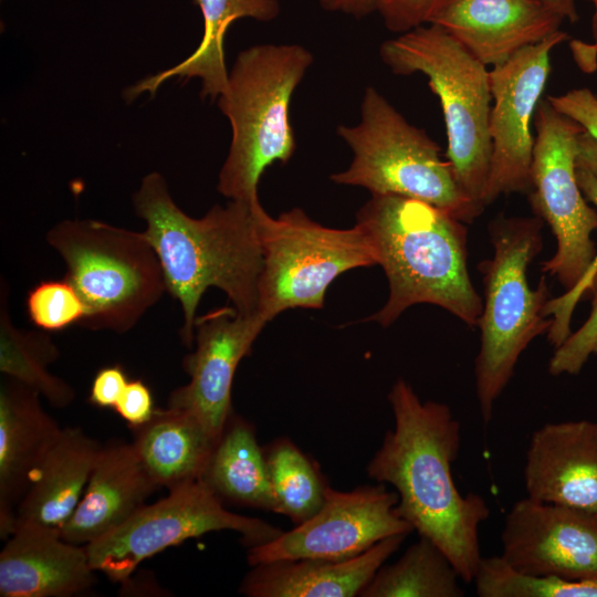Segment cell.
Returning <instances> with one entry per match:
<instances>
[{
    "label": "cell",
    "instance_id": "obj_1",
    "mask_svg": "<svg viewBox=\"0 0 597 597\" xmlns=\"http://www.w3.org/2000/svg\"><path fill=\"white\" fill-rule=\"evenodd\" d=\"M387 399L394 427L369 460L367 475L394 488L397 514L432 541L462 582L471 584L483 557L479 532L490 507L480 494H462L454 482L461 425L448 405L422 401L404 379L395 381Z\"/></svg>",
    "mask_w": 597,
    "mask_h": 597
},
{
    "label": "cell",
    "instance_id": "obj_2",
    "mask_svg": "<svg viewBox=\"0 0 597 597\" xmlns=\"http://www.w3.org/2000/svg\"><path fill=\"white\" fill-rule=\"evenodd\" d=\"M133 202L158 255L167 292L180 304L185 345L193 344L197 307L209 287L223 291L239 313H259V199L230 200L192 218L175 203L165 178L154 171L143 178Z\"/></svg>",
    "mask_w": 597,
    "mask_h": 597
},
{
    "label": "cell",
    "instance_id": "obj_3",
    "mask_svg": "<svg viewBox=\"0 0 597 597\" xmlns=\"http://www.w3.org/2000/svg\"><path fill=\"white\" fill-rule=\"evenodd\" d=\"M448 212L418 199L371 195L356 224L387 276L386 304L365 318L391 325L408 307L438 305L470 327L479 325L482 298L468 270V231Z\"/></svg>",
    "mask_w": 597,
    "mask_h": 597
},
{
    "label": "cell",
    "instance_id": "obj_4",
    "mask_svg": "<svg viewBox=\"0 0 597 597\" xmlns=\"http://www.w3.org/2000/svg\"><path fill=\"white\" fill-rule=\"evenodd\" d=\"M297 44H260L239 53L226 91L218 97L232 139L218 178L230 200L253 201L264 170L287 163L296 143L290 121L292 95L313 63Z\"/></svg>",
    "mask_w": 597,
    "mask_h": 597
},
{
    "label": "cell",
    "instance_id": "obj_5",
    "mask_svg": "<svg viewBox=\"0 0 597 597\" xmlns=\"http://www.w3.org/2000/svg\"><path fill=\"white\" fill-rule=\"evenodd\" d=\"M543 220L538 217L498 216L489 226L493 255L480 263L484 303L479 322L481 346L474 363L475 392L485 425L496 400L510 383L520 356L530 343L548 332L544 315L551 298L542 276L535 290L527 268L543 247Z\"/></svg>",
    "mask_w": 597,
    "mask_h": 597
},
{
    "label": "cell",
    "instance_id": "obj_6",
    "mask_svg": "<svg viewBox=\"0 0 597 597\" xmlns=\"http://www.w3.org/2000/svg\"><path fill=\"white\" fill-rule=\"evenodd\" d=\"M383 62L397 75L421 73L440 101L447 159L462 191L481 209L492 144L490 71L442 28L429 23L385 41Z\"/></svg>",
    "mask_w": 597,
    "mask_h": 597
},
{
    "label": "cell",
    "instance_id": "obj_7",
    "mask_svg": "<svg viewBox=\"0 0 597 597\" xmlns=\"http://www.w3.org/2000/svg\"><path fill=\"white\" fill-rule=\"evenodd\" d=\"M46 241L85 304L83 327L123 334L167 292L158 255L144 232L69 219L51 228Z\"/></svg>",
    "mask_w": 597,
    "mask_h": 597
},
{
    "label": "cell",
    "instance_id": "obj_8",
    "mask_svg": "<svg viewBox=\"0 0 597 597\" xmlns=\"http://www.w3.org/2000/svg\"><path fill=\"white\" fill-rule=\"evenodd\" d=\"M355 126L338 135L354 153L335 184L359 186L371 195H396L428 202L458 220L472 222L483 209L460 188L448 159L423 129L410 123L374 87H367Z\"/></svg>",
    "mask_w": 597,
    "mask_h": 597
},
{
    "label": "cell",
    "instance_id": "obj_9",
    "mask_svg": "<svg viewBox=\"0 0 597 597\" xmlns=\"http://www.w3.org/2000/svg\"><path fill=\"white\" fill-rule=\"evenodd\" d=\"M256 222L262 249L258 312L266 322L289 308H322L327 287L338 275L376 264L357 224L324 227L298 208L273 218L260 202Z\"/></svg>",
    "mask_w": 597,
    "mask_h": 597
},
{
    "label": "cell",
    "instance_id": "obj_10",
    "mask_svg": "<svg viewBox=\"0 0 597 597\" xmlns=\"http://www.w3.org/2000/svg\"><path fill=\"white\" fill-rule=\"evenodd\" d=\"M534 126L528 200L535 216L548 223L557 243L553 256L542 263V271L569 291L597 254L591 239L597 230V210L587 203L576 177L577 143L584 128L547 100L540 101Z\"/></svg>",
    "mask_w": 597,
    "mask_h": 597
},
{
    "label": "cell",
    "instance_id": "obj_11",
    "mask_svg": "<svg viewBox=\"0 0 597 597\" xmlns=\"http://www.w3.org/2000/svg\"><path fill=\"white\" fill-rule=\"evenodd\" d=\"M168 491L164 499L145 504L119 527L85 545L95 572L123 583L145 559L210 532H237L248 548L272 541L283 532L261 519L227 510L201 480Z\"/></svg>",
    "mask_w": 597,
    "mask_h": 597
},
{
    "label": "cell",
    "instance_id": "obj_12",
    "mask_svg": "<svg viewBox=\"0 0 597 597\" xmlns=\"http://www.w3.org/2000/svg\"><path fill=\"white\" fill-rule=\"evenodd\" d=\"M567 39L568 34L558 30L490 71L494 104L489 124L492 154L484 207L501 195L530 190L535 142L531 123L548 80L551 52Z\"/></svg>",
    "mask_w": 597,
    "mask_h": 597
},
{
    "label": "cell",
    "instance_id": "obj_13",
    "mask_svg": "<svg viewBox=\"0 0 597 597\" xmlns=\"http://www.w3.org/2000/svg\"><path fill=\"white\" fill-rule=\"evenodd\" d=\"M398 495L385 484L352 491L327 489L320 510L310 519L264 544L248 548L250 566L281 559H346L381 540L413 530L396 512Z\"/></svg>",
    "mask_w": 597,
    "mask_h": 597
},
{
    "label": "cell",
    "instance_id": "obj_14",
    "mask_svg": "<svg viewBox=\"0 0 597 597\" xmlns=\"http://www.w3.org/2000/svg\"><path fill=\"white\" fill-rule=\"evenodd\" d=\"M501 558L531 576L597 577V511L523 498L504 519Z\"/></svg>",
    "mask_w": 597,
    "mask_h": 597
},
{
    "label": "cell",
    "instance_id": "obj_15",
    "mask_svg": "<svg viewBox=\"0 0 597 597\" xmlns=\"http://www.w3.org/2000/svg\"><path fill=\"white\" fill-rule=\"evenodd\" d=\"M268 322L233 306L213 310L195 322V350L184 360L189 383L170 395L168 406L192 415L216 440L232 412L231 389L239 363Z\"/></svg>",
    "mask_w": 597,
    "mask_h": 597
},
{
    "label": "cell",
    "instance_id": "obj_16",
    "mask_svg": "<svg viewBox=\"0 0 597 597\" xmlns=\"http://www.w3.org/2000/svg\"><path fill=\"white\" fill-rule=\"evenodd\" d=\"M523 476L527 498L597 511V422H547L536 429Z\"/></svg>",
    "mask_w": 597,
    "mask_h": 597
},
{
    "label": "cell",
    "instance_id": "obj_17",
    "mask_svg": "<svg viewBox=\"0 0 597 597\" xmlns=\"http://www.w3.org/2000/svg\"><path fill=\"white\" fill-rule=\"evenodd\" d=\"M563 21L540 0H455L429 23L442 28L485 66L495 67L557 32Z\"/></svg>",
    "mask_w": 597,
    "mask_h": 597
},
{
    "label": "cell",
    "instance_id": "obj_18",
    "mask_svg": "<svg viewBox=\"0 0 597 597\" xmlns=\"http://www.w3.org/2000/svg\"><path fill=\"white\" fill-rule=\"evenodd\" d=\"M95 582L85 546L46 527L18 526L0 553L2 597H70Z\"/></svg>",
    "mask_w": 597,
    "mask_h": 597
},
{
    "label": "cell",
    "instance_id": "obj_19",
    "mask_svg": "<svg viewBox=\"0 0 597 597\" xmlns=\"http://www.w3.org/2000/svg\"><path fill=\"white\" fill-rule=\"evenodd\" d=\"M40 395L12 378L0 387V536L15 530L17 509L31 475L61 431Z\"/></svg>",
    "mask_w": 597,
    "mask_h": 597
},
{
    "label": "cell",
    "instance_id": "obj_20",
    "mask_svg": "<svg viewBox=\"0 0 597 597\" xmlns=\"http://www.w3.org/2000/svg\"><path fill=\"white\" fill-rule=\"evenodd\" d=\"M157 489L133 443L102 446L82 499L60 536L85 546L124 524Z\"/></svg>",
    "mask_w": 597,
    "mask_h": 597
},
{
    "label": "cell",
    "instance_id": "obj_21",
    "mask_svg": "<svg viewBox=\"0 0 597 597\" xmlns=\"http://www.w3.org/2000/svg\"><path fill=\"white\" fill-rule=\"evenodd\" d=\"M408 534L386 537L346 559H281L251 566L239 593L249 597H353L398 551Z\"/></svg>",
    "mask_w": 597,
    "mask_h": 597
},
{
    "label": "cell",
    "instance_id": "obj_22",
    "mask_svg": "<svg viewBox=\"0 0 597 597\" xmlns=\"http://www.w3.org/2000/svg\"><path fill=\"white\" fill-rule=\"evenodd\" d=\"M101 449L82 429L62 428L31 475L15 528L38 525L60 534L82 499Z\"/></svg>",
    "mask_w": 597,
    "mask_h": 597
},
{
    "label": "cell",
    "instance_id": "obj_23",
    "mask_svg": "<svg viewBox=\"0 0 597 597\" xmlns=\"http://www.w3.org/2000/svg\"><path fill=\"white\" fill-rule=\"evenodd\" d=\"M130 429L146 471L158 488L168 490L200 480L217 443L192 415L170 406Z\"/></svg>",
    "mask_w": 597,
    "mask_h": 597
},
{
    "label": "cell",
    "instance_id": "obj_24",
    "mask_svg": "<svg viewBox=\"0 0 597 597\" xmlns=\"http://www.w3.org/2000/svg\"><path fill=\"white\" fill-rule=\"evenodd\" d=\"M203 18V35L198 48L179 64L143 78L124 92L133 101L147 92L155 95L160 85L171 78L198 77L201 96L218 98L227 88L229 73L224 62L223 42L232 22L240 18L272 21L280 14L279 0H196Z\"/></svg>",
    "mask_w": 597,
    "mask_h": 597
},
{
    "label": "cell",
    "instance_id": "obj_25",
    "mask_svg": "<svg viewBox=\"0 0 597 597\" xmlns=\"http://www.w3.org/2000/svg\"><path fill=\"white\" fill-rule=\"evenodd\" d=\"M200 480L223 503L275 513L263 448L253 426L233 411Z\"/></svg>",
    "mask_w": 597,
    "mask_h": 597
},
{
    "label": "cell",
    "instance_id": "obj_26",
    "mask_svg": "<svg viewBox=\"0 0 597 597\" xmlns=\"http://www.w3.org/2000/svg\"><path fill=\"white\" fill-rule=\"evenodd\" d=\"M0 371L35 390L52 406L65 408L75 399V390L49 370L59 350L49 335L17 328L9 316L8 287L1 282Z\"/></svg>",
    "mask_w": 597,
    "mask_h": 597
},
{
    "label": "cell",
    "instance_id": "obj_27",
    "mask_svg": "<svg viewBox=\"0 0 597 597\" xmlns=\"http://www.w3.org/2000/svg\"><path fill=\"white\" fill-rule=\"evenodd\" d=\"M459 573L429 538L419 536L392 564H384L360 597H462Z\"/></svg>",
    "mask_w": 597,
    "mask_h": 597
},
{
    "label": "cell",
    "instance_id": "obj_28",
    "mask_svg": "<svg viewBox=\"0 0 597 597\" xmlns=\"http://www.w3.org/2000/svg\"><path fill=\"white\" fill-rule=\"evenodd\" d=\"M275 513L295 525L314 515L322 506L327 489L316 462L289 438L281 437L263 448Z\"/></svg>",
    "mask_w": 597,
    "mask_h": 597
},
{
    "label": "cell",
    "instance_id": "obj_29",
    "mask_svg": "<svg viewBox=\"0 0 597 597\" xmlns=\"http://www.w3.org/2000/svg\"><path fill=\"white\" fill-rule=\"evenodd\" d=\"M25 304L30 321L45 332L80 325L86 315L84 302L66 279L38 283L29 291Z\"/></svg>",
    "mask_w": 597,
    "mask_h": 597
},
{
    "label": "cell",
    "instance_id": "obj_30",
    "mask_svg": "<svg viewBox=\"0 0 597 597\" xmlns=\"http://www.w3.org/2000/svg\"><path fill=\"white\" fill-rule=\"evenodd\" d=\"M576 177L584 197L597 207V176L576 165ZM597 291V254L580 282L569 291L545 305L544 315L552 316L547 332L548 342L556 348L570 335V321L579 300L588 292Z\"/></svg>",
    "mask_w": 597,
    "mask_h": 597
},
{
    "label": "cell",
    "instance_id": "obj_31",
    "mask_svg": "<svg viewBox=\"0 0 597 597\" xmlns=\"http://www.w3.org/2000/svg\"><path fill=\"white\" fill-rule=\"evenodd\" d=\"M593 355H597V294L584 324L555 348L548 373L553 376L576 375Z\"/></svg>",
    "mask_w": 597,
    "mask_h": 597
},
{
    "label": "cell",
    "instance_id": "obj_32",
    "mask_svg": "<svg viewBox=\"0 0 597 597\" xmlns=\"http://www.w3.org/2000/svg\"><path fill=\"white\" fill-rule=\"evenodd\" d=\"M455 0H380L378 12L391 32L404 33L423 23Z\"/></svg>",
    "mask_w": 597,
    "mask_h": 597
},
{
    "label": "cell",
    "instance_id": "obj_33",
    "mask_svg": "<svg viewBox=\"0 0 597 597\" xmlns=\"http://www.w3.org/2000/svg\"><path fill=\"white\" fill-rule=\"evenodd\" d=\"M547 101L558 113L578 123L586 133L597 139V95L588 88H578L548 96Z\"/></svg>",
    "mask_w": 597,
    "mask_h": 597
},
{
    "label": "cell",
    "instance_id": "obj_34",
    "mask_svg": "<svg viewBox=\"0 0 597 597\" xmlns=\"http://www.w3.org/2000/svg\"><path fill=\"white\" fill-rule=\"evenodd\" d=\"M114 409L130 428L147 422L156 411L149 387L139 379L128 381Z\"/></svg>",
    "mask_w": 597,
    "mask_h": 597
},
{
    "label": "cell",
    "instance_id": "obj_35",
    "mask_svg": "<svg viewBox=\"0 0 597 597\" xmlns=\"http://www.w3.org/2000/svg\"><path fill=\"white\" fill-rule=\"evenodd\" d=\"M128 381L119 365L100 369L91 386L90 402L101 408H115Z\"/></svg>",
    "mask_w": 597,
    "mask_h": 597
},
{
    "label": "cell",
    "instance_id": "obj_36",
    "mask_svg": "<svg viewBox=\"0 0 597 597\" xmlns=\"http://www.w3.org/2000/svg\"><path fill=\"white\" fill-rule=\"evenodd\" d=\"M531 588L536 597H597V577L575 580L536 577Z\"/></svg>",
    "mask_w": 597,
    "mask_h": 597
},
{
    "label": "cell",
    "instance_id": "obj_37",
    "mask_svg": "<svg viewBox=\"0 0 597 597\" xmlns=\"http://www.w3.org/2000/svg\"><path fill=\"white\" fill-rule=\"evenodd\" d=\"M380 0H320L323 9L362 18L378 10Z\"/></svg>",
    "mask_w": 597,
    "mask_h": 597
},
{
    "label": "cell",
    "instance_id": "obj_38",
    "mask_svg": "<svg viewBox=\"0 0 597 597\" xmlns=\"http://www.w3.org/2000/svg\"><path fill=\"white\" fill-rule=\"evenodd\" d=\"M576 165L597 176V139L585 130L578 137Z\"/></svg>",
    "mask_w": 597,
    "mask_h": 597
},
{
    "label": "cell",
    "instance_id": "obj_39",
    "mask_svg": "<svg viewBox=\"0 0 597 597\" xmlns=\"http://www.w3.org/2000/svg\"><path fill=\"white\" fill-rule=\"evenodd\" d=\"M558 13L564 20L574 23L578 20L576 0H540Z\"/></svg>",
    "mask_w": 597,
    "mask_h": 597
},
{
    "label": "cell",
    "instance_id": "obj_40",
    "mask_svg": "<svg viewBox=\"0 0 597 597\" xmlns=\"http://www.w3.org/2000/svg\"><path fill=\"white\" fill-rule=\"evenodd\" d=\"M591 3L594 4V8H595V12L591 20V32H593L595 42L591 45L585 44V43H583V45L585 49L596 54L597 53V0H591Z\"/></svg>",
    "mask_w": 597,
    "mask_h": 597
},
{
    "label": "cell",
    "instance_id": "obj_41",
    "mask_svg": "<svg viewBox=\"0 0 597 597\" xmlns=\"http://www.w3.org/2000/svg\"><path fill=\"white\" fill-rule=\"evenodd\" d=\"M588 1H590V2H591V0H588Z\"/></svg>",
    "mask_w": 597,
    "mask_h": 597
}]
</instances>
